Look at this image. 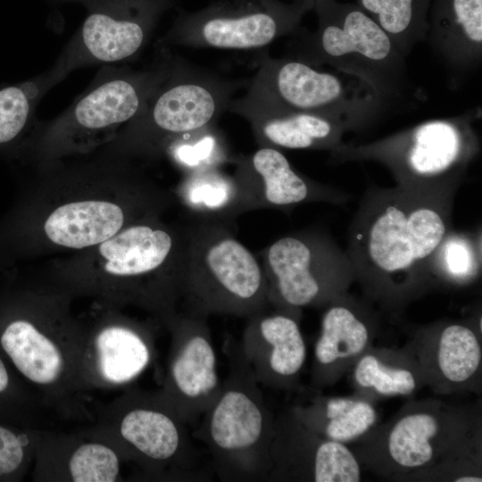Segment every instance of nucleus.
<instances>
[{"label": "nucleus", "instance_id": "4", "mask_svg": "<svg viewBox=\"0 0 482 482\" xmlns=\"http://www.w3.org/2000/svg\"><path fill=\"white\" fill-rule=\"evenodd\" d=\"M351 445L362 466L377 476L422 481L454 459L482 455L481 403L411 400Z\"/></svg>", "mask_w": 482, "mask_h": 482}, {"label": "nucleus", "instance_id": "28", "mask_svg": "<svg viewBox=\"0 0 482 482\" xmlns=\"http://www.w3.org/2000/svg\"><path fill=\"white\" fill-rule=\"evenodd\" d=\"M361 8L390 37L407 57L420 42L426 41L428 0H359Z\"/></svg>", "mask_w": 482, "mask_h": 482}, {"label": "nucleus", "instance_id": "24", "mask_svg": "<svg viewBox=\"0 0 482 482\" xmlns=\"http://www.w3.org/2000/svg\"><path fill=\"white\" fill-rule=\"evenodd\" d=\"M290 408L312 430L345 445L367 434L378 419L374 402L356 393L350 396H328L316 390Z\"/></svg>", "mask_w": 482, "mask_h": 482}, {"label": "nucleus", "instance_id": "17", "mask_svg": "<svg viewBox=\"0 0 482 482\" xmlns=\"http://www.w3.org/2000/svg\"><path fill=\"white\" fill-rule=\"evenodd\" d=\"M231 162L245 212L289 211L308 203L343 205L350 200L349 194L297 171L277 148L259 146L251 154L234 156Z\"/></svg>", "mask_w": 482, "mask_h": 482}, {"label": "nucleus", "instance_id": "15", "mask_svg": "<svg viewBox=\"0 0 482 482\" xmlns=\"http://www.w3.org/2000/svg\"><path fill=\"white\" fill-rule=\"evenodd\" d=\"M481 314L440 320L412 330L411 343L426 386L437 395L481 392Z\"/></svg>", "mask_w": 482, "mask_h": 482}, {"label": "nucleus", "instance_id": "26", "mask_svg": "<svg viewBox=\"0 0 482 482\" xmlns=\"http://www.w3.org/2000/svg\"><path fill=\"white\" fill-rule=\"evenodd\" d=\"M0 345L15 368L34 383H52L61 373L60 351L29 320H10L0 334Z\"/></svg>", "mask_w": 482, "mask_h": 482}, {"label": "nucleus", "instance_id": "7", "mask_svg": "<svg viewBox=\"0 0 482 482\" xmlns=\"http://www.w3.org/2000/svg\"><path fill=\"white\" fill-rule=\"evenodd\" d=\"M173 61L168 54L141 71L102 69L90 87L38 132V166L91 154L111 143L143 110L170 74Z\"/></svg>", "mask_w": 482, "mask_h": 482}, {"label": "nucleus", "instance_id": "23", "mask_svg": "<svg viewBox=\"0 0 482 482\" xmlns=\"http://www.w3.org/2000/svg\"><path fill=\"white\" fill-rule=\"evenodd\" d=\"M354 393L374 402L410 396L426 386L411 343L403 347L370 345L347 372Z\"/></svg>", "mask_w": 482, "mask_h": 482}, {"label": "nucleus", "instance_id": "13", "mask_svg": "<svg viewBox=\"0 0 482 482\" xmlns=\"http://www.w3.org/2000/svg\"><path fill=\"white\" fill-rule=\"evenodd\" d=\"M314 1L218 0L195 12H179L163 41L195 48H263L295 32Z\"/></svg>", "mask_w": 482, "mask_h": 482}, {"label": "nucleus", "instance_id": "2", "mask_svg": "<svg viewBox=\"0 0 482 482\" xmlns=\"http://www.w3.org/2000/svg\"><path fill=\"white\" fill-rule=\"evenodd\" d=\"M41 169L29 227L38 254L91 248L175 201L127 160L99 155Z\"/></svg>", "mask_w": 482, "mask_h": 482}, {"label": "nucleus", "instance_id": "27", "mask_svg": "<svg viewBox=\"0 0 482 482\" xmlns=\"http://www.w3.org/2000/svg\"><path fill=\"white\" fill-rule=\"evenodd\" d=\"M96 350L101 375L113 384L132 380L150 360L148 346L141 335L123 325L104 328L96 338Z\"/></svg>", "mask_w": 482, "mask_h": 482}, {"label": "nucleus", "instance_id": "16", "mask_svg": "<svg viewBox=\"0 0 482 482\" xmlns=\"http://www.w3.org/2000/svg\"><path fill=\"white\" fill-rule=\"evenodd\" d=\"M269 478L286 481L358 482L362 466L345 444L305 426L289 408L275 419Z\"/></svg>", "mask_w": 482, "mask_h": 482}, {"label": "nucleus", "instance_id": "5", "mask_svg": "<svg viewBox=\"0 0 482 482\" xmlns=\"http://www.w3.org/2000/svg\"><path fill=\"white\" fill-rule=\"evenodd\" d=\"M479 107L428 120L365 144L343 143L329 152L334 163L376 162L392 173L396 187L453 201L466 172L480 152L475 121Z\"/></svg>", "mask_w": 482, "mask_h": 482}, {"label": "nucleus", "instance_id": "30", "mask_svg": "<svg viewBox=\"0 0 482 482\" xmlns=\"http://www.w3.org/2000/svg\"><path fill=\"white\" fill-rule=\"evenodd\" d=\"M120 434L141 453L156 461L174 457L183 444L176 422L168 415L150 409L129 411L121 421Z\"/></svg>", "mask_w": 482, "mask_h": 482}, {"label": "nucleus", "instance_id": "1", "mask_svg": "<svg viewBox=\"0 0 482 482\" xmlns=\"http://www.w3.org/2000/svg\"><path fill=\"white\" fill-rule=\"evenodd\" d=\"M453 203L396 186L366 190L345 249L365 299L398 313L436 287L433 259L453 229Z\"/></svg>", "mask_w": 482, "mask_h": 482}, {"label": "nucleus", "instance_id": "21", "mask_svg": "<svg viewBox=\"0 0 482 482\" xmlns=\"http://www.w3.org/2000/svg\"><path fill=\"white\" fill-rule=\"evenodd\" d=\"M228 111L245 119L259 146L282 149L332 151L352 131L343 120L309 112H278L229 106Z\"/></svg>", "mask_w": 482, "mask_h": 482}, {"label": "nucleus", "instance_id": "25", "mask_svg": "<svg viewBox=\"0 0 482 482\" xmlns=\"http://www.w3.org/2000/svg\"><path fill=\"white\" fill-rule=\"evenodd\" d=\"M195 220L232 225L237 216L245 213L241 190L233 175L220 168L183 174L170 191Z\"/></svg>", "mask_w": 482, "mask_h": 482}, {"label": "nucleus", "instance_id": "10", "mask_svg": "<svg viewBox=\"0 0 482 482\" xmlns=\"http://www.w3.org/2000/svg\"><path fill=\"white\" fill-rule=\"evenodd\" d=\"M247 84L245 93L229 106L329 116L345 121L352 131L369 127L387 109L360 79L288 56L261 58Z\"/></svg>", "mask_w": 482, "mask_h": 482}, {"label": "nucleus", "instance_id": "6", "mask_svg": "<svg viewBox=\"0 0 482 482\" xmlns=\"http://www.w3.org/2000/svg\"><path fill=\"white\" fill-rule=\"evenodd\" d=\"M314 32L295 30L287 56L314 67L329 65L368 84L388 108L412 90L406 57L362 8L315 0Z\"/></svg>", "mask_w": 482, "mask_h": 482}, {"label": "nucleus", "instance_id": "22", "mask_svg": "<svg viewBox=\"0 0 482 482\" xmlns=\"http://www.w3.org/2000/svg\"><path fill=\"white\" fill-rule=\"evenodd\" d=\"M426 41L450 71L463 75L482 61V0H438Z\"/></svg>", "mask_w": 482, "mask_h": 482}, {"label": "nucleus", "instance_id": "18", "mask_svg": "<svg viewBox=\"0 0 482 482\" xmlns=\"http://www.w3.org/2000/svg\"><path fill=\"white\" fill-rule=\"evenodd\" d=\"M379 316L364 297L348 292L324 306L320 335L313 349L312 386H331L349 371L378 336Z\"/></svg>", "mask_w": 482, "mask_h": 482}, {"label": "nucleus", "instance_id": "8", "mask_svg": "<svg viewBox=\"0 0 482 482\" xmlns=\"http://www.w3.org/2000/svg\"><path fill=\"white\" fill-rule=\"evenodd\" d=\"M181 301L190 314L250 318L270 307L261 261L218 222L185 226Z\"/></svg>", "mask_w": 482, "mask_h": 482}, {"label": "nucleus", "instance_id": "33", "mask_svg": "<svg viewBox=\"0 0 482 482\" xmlns=\"http://www.w3.org/2000/svg\"><path fill=\"white\" fill-rule=\"evenodd\" d=\"M69 469L75 482H112L119 473V460L105 445L87 444L74 452Z\"/></svg>", "mask_w": 482, "mask_h": 482}, {"label": "nucleus", "instance_id": "20", "mask_svg": "<svg viewBox=\"0 0 482 482\" xmlns=\"http://www.w3.org/2000/svg\"><path fill=\"white\" fill-rule=\"evenodd\" d=\"M168 320L179 341L170 377L190 420L205 412L220 392L217 356L206 317L183 312Z\"/></svg>", "mask_w": 482, "mask_h": 482}, {"label": "nucleus", "instance_id": "12", "mask_svg": "<svg viewBox=\"0 0 482 482\" xmlns=\"http://www.w3.org/2000/svg\"><path fill=\"white\" fill-rule=\"evenodd\" d=\"M241 364V370L232 372L205 411L202 436L223 476L269 478L275 420L244 358Z\"/></svg>", "mask_w": 482, "mask_h": 482}, {"label": "nucleus", "instance_id": "31", "mask_svg": "<svg viewBox=\"0 0 482 482\" xmlns=\"http://www.w3.org/2000/svg\"><path fill=\"white\" fill-rule=\"evenodd\" d=\"M68 75L58 63L37 77L0 90V145L14 140L32 118L42 96Z\"/></svg>", "mask_w": 482, "mask_h": 482}, {"label": "nucleus", "instance_id": "9", "mask_svg": "<svg viewBox=\"0 0 482 482\" xmlns=\"http://www.w3.org/2000/svg\"><path fill=\"white\" fill-rule=\"evenodd\" d=\"M245 83L174 58L170 74L143 110L99 154L129 162L161 157L178 138L214 126Z\"/></svg>", "mask_w": 482, "mask_h": 482}, {"label": "nucleus", "instance_id": "11", "mask_svg": "<svg viewBox=\"0 0 482 482\" xmlns=\"http://www.w3.org/2000/svg\"><path fill=\"white\" fill-rule=\"evenodd\" d=\"M260 254L270 307L299 320L303 308L324 307L354 282L345 250L318 229L284 236Z\"/></svg>", "mask_w": 482, "mask_h": 482}, {"label": "nucleus", "instance_id": "19", "mask_svg": "<svg viewBox=\"0 0 482 482\" xmlns=\"http://www.w3.org/2000/svg\"><path fill=\"white\" fill-rule=\"evenodd\" d=\"M248 320L243 358L255 379L276 388H295L307 357L300 320L277 309Z\"/></svg>", "mask_w": 482, "mask_h": 482}, {"label": "nucleus", "instance_id": "35", "mask_svg": "<svg viewBox=\"0 0 482 482\" xmlns=\"http://www.w3.org/2000/svg\"><path fill=\"white\" fill-rule=\"evenodd\" d=\"M10 386V375L5 364L0 358V395L4 393Z\"/></svg>", "mask_w": 482, "mask_h": 482}, {"label": "nucleus", "instance_id": "3", "mask_svg": "<svg viewBox=\"0 0 482 482\" xmlns=\"http://www.w3.org/2000/svg\"><path fill=\"white\" fill-rule=\"evenodd\" d=\"M154 215L125 227L111 238L54 262L66 279L110 290L167 319L181 299L185 226Z\"/></svg>", "mask_w": 482, "mask_h": 482}, {"label": "nucleus", "instance_id": "36", "mask_svg": "<svg viewBox=\"0 0 482 482\" xmlns=\"http://www.w3.org/2000/svg\"><path fill=\"white\" fill-rule=\"evenodd\" d=\"M78 1H81L85 5L87 4H88L91 0H78Z\"/></svg>", "mask_w": 482, "mask_h": 482}, {"label": "nucleus", "instance_id": "34", "mask_svg": "<svg viewBox=\"0 0 482 482\" xmlns=\"http://www.w3.org/2000/svg\"><path fill=\"white\" fill-rule=\"evenodd\" d=\"M24 460V446L19 436L0 426V477L16 471Z\"/></svg>", "mask_w": 482, "mask_h": 482}, {"label": "nucleus", "instance_id": "32", "mask_svg": "<svg viewBox=\"0 0 482 482\" xmlns=\"http://www.w3.org/2000/svg\"><path fill=\"white\" fill-rule=\"evenodd\" d=\"M164 155L183 174L220 168L233 159L223 136L215 125L178 138L169 145Z\"/></svg>", "mask_w": 482, "mask_h": 482}, {"label": "nucleus", "instance_id": "14", "mask_svg": "<svg viewBox=\"0 0 482 482\" xmlns=\"http://www.w3.org/2000/svg\"><path fill=\"white\" fill-rule=\"evenodd\" d=\"M177 0H91L87 17L56 63L69 74L97 63L129 61L146 46Z\"/></svg>", "mask_w": 482, "mask_h": 482}, {"label": "nucleus", "instance_id": "29", "mask_svg": "<svg viewBox=\"0 0 482 482\" xmlns=\"http://www.w3.org/2000/svg\"><path fill=\"white\" fill-rule=\"evenodd\" d=\"M480 233L450 230L432 263L436 287H461L476 281L481 272Z\"/></svg>", "mask_w": 482, "mask_h": 482}]
</instances>
